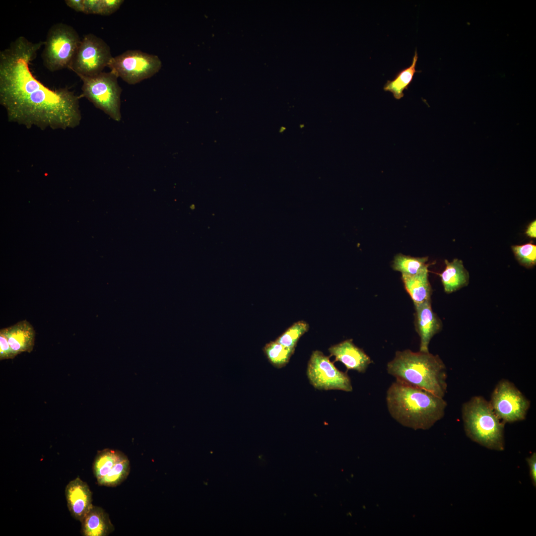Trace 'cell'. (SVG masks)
<instances>
[{
  "label": "cell",
  "instance_id": "3",
  "mask_svg": "<svg viewBox=\"0 0 536 536\" xmlns=\"http://www.w3.org/2000/svg\"><path fill=\"white\" fill-rule=\"evenodd\" d=\"M387 370L396 381L405 385L443 398L447 392L446 367L438 355L409 349L397 351Z\"/></svg>",
  "mask_w": 536,
  "mask_h": 536
},
{
  "label": "cell",
  "instance_id": "4",
  "mask_svg": "<svg viewBox=\"0 0 536 536\" xmlns=\"http://www.w3.org/2000/svg\"><path fill=\"white\" fill-rule=\"evenodd\" d=\"M462 419L467 436L490 450L505 449V424L496 415L489 401L474 396L462 406Z\"/></svg>",
  "mask_w": 536,
  "mask_h": 536
},
{
  "label": "cell",
  "instance_id": "20",
  "mask_svg": "<svg viewBox=\"0 0 536 536\" xmlns=\"http://www.w3.org/2000/svg\"><path fill=\"white\" fill-rule=\"evenodd\" d=\"M428 257H413L399 254L395 256L392 267L402 274L414 275L428 268Z\"/></svg>",
  "mask_w": 536,
  "mask_h": 536
},
{
  "label": "cell",
  "instance_id": "30",
  "mask_svg": "<svg viewBox=\"0 0 536 536\" xmlns=\"http://www.w3.org/2000/svg\"><path fill=\"white\" fill-rule=\"evenodd\" d=\"M536 221L535 220L534 221H532L531 223H530L529 225H528V226L527 227V230H526V234L528 236H529V237H530L531 238H535L536 237Z\"/></svg>",
  "mask_w": 536,
  "mask_h": 536
},
{
  "label": "cell",
  "instance_id": "19",
  "mask_svg": "<svg viewBox=\"0 0 536 536\" xmlns=\"http://www.w3.org/2000/svg\"><path fill=\"white\" fill-rule=\"evenodd\" d=\"M125 455L119 451L105 449L98 452L93 463V473L97 481L104 477Z\"/></svg>",
  "mask_w": 536,
  "mask_h": 536
},
{
  "label": "cell",
  "instance_id": "2",
  "mask_svg": "<svg viewBox=\"0 0 536 536\" xmlns=\"http://www.w3.org/2000/svg\"><path fill=\"white\" fill-rule=\"evenodd\" d=\"M386 402L394 419L415 429L431 427L443 418L447 406L443 398L397 381L388 389Z\"/></svg>",
  "mask_w": 536,
  "mask_h": 536
},
{
  "label": "cell",
  "instance_id": "12",
  "mask_svg": "<svg viewBox=\"0 0 536 536\" xmlns=\"http://www.w3.org/2000/svg\"><path fill=\"white\" fill-rule=\"evenodd\" d=\"M414 307L415 327L420 339L419 351L429 352L430 341L433 336L441 330L442 323L433 311L431 300Z\"/></svg>",
  "mask_w": 536,
  "mask_h": 536
},
{
  "label": "cell",
  "instance_id": "10",
  "mask_svg": "<svg viewBox=\"0 0 536 536\" xmlns=\"http://www.w3.org/2000/svg\"><path fill=\"white\" fill-rule=\"evenodd\" d=\"M329 358L321 351H313L306 372L310 383L318 390L351 392V382L347 373L337 369Z\"/></svg>",
  "mask_w": 536,
  "mask_h": 536
},
{
  "label": "cell",
  "instance_id": "16",
  "mask_svg": "<svg viewBox=\"0 0 536 536\" xmlns=\"http://www.w3.org/2000/svg\"><path fill=\"white\" fill-rule=\"evenodd\" d=\"M445 268L439 273L444 291L451 293L467 286L469 275L461 260L454 259L452 262L445 260Z\"/></svg>",
  "mask_w": 536,
  "mask_h": 536
},
{
  "label": "cell",
  "instance_id": "26",
  "mask_svg": "<svg viewBox=\"0 0 536 536\" xmlns=\"http://www.w3.org/2000/svg\"><path fill=\"white\" fill-rule=\"evenodd\" d=\"M15 357L9 344L5 329L0 331V359H13Z\"/></svg>",
  "mask_w": 536,
  "mask_h": 536
},
{
  "label": "cell",
  "instance_id": "5",
  "mask_svg": "<svg viewBox=\"0 0 536 536\" xmlns=\"http://www.w3.org/2000/svg\"><path fill=\"white\" fill-rule=\"evenodd\" d=\"M81 39L76 30L59 22L49 29L41 58L44 67L54 72L69 68Z\"/></svg>",
  "mask_w": 536,
  "mask_h": 536
},
{
  "label": "cell",
  "instance_id": "9",
  "mask_svg": "<svg viewBox=\"0 0 536 536\" xmlns=\"http://www.w3.org/2000/svg\"><path fill=\"white\" fill-rule=\"evenodd\" d=\"M489 403L496 415L504 423L524 420L530 407L529 400L514 384L506 379L498 383Z\"/></svg>",
  "mask_w": 536,
  "mask_h": 536
},
{
  "label": "cell",
  "instance_id": "25",
  "mask_svg": "<svg viewBox=\"0 0 536 536\" xmlns=\"http://www.w3.org/2000/svg\"><path fill=\"white\" fill-rule=\"evenodd\" d=\"M123 0H100L98 14L109 15L119 9L124 2Z\"/></svg>",
  "mask_w": 536,
  "mask_h": 536
},
{
  "label": "cell",
  "instance_id": "8",
  "mask_svg": "<svg viewBox=\"0 0 536 536\" xmlns=\"http://www.w3.org/2000/svg\"><path fill=\"white\" fill-rule=\"evenodd\" d=\"M113 58L109 46L92 33L81 39L69 69L77 75L92 76L103 72Z\"/></svg>",
  "mask_w": 536,
  "mask_h": 536
},
{
  "label": "cell",
  "instance_id": "6",
  "mask_svg": "<svg viewBox=\"0 0 536 536\" xmlns=\"http://www.w3.org/2000/svg\"><path fill=\"white\" fill-rule=\"evenodd\" d=\"M78 76L82 81L80 98L85 97L111 118L120 121L122 89L118 82V77L111 71L92 76Z\"/></svg>",
  "mask_w": 536,
  "mask_h": 536
},
{
  "label": "cell",
  "instance_id": "18",
  "mask_svg": "<svg viewBox=\"0 0 536 536\" xmlns=\"http://www.w3.org/2000/svg\"><path fill=\"white\" fill-rule=\"evenodd\" d=\"M418 59L416 50L413 57L411 65L401 70L396 75L394 79L388 80L384 86V90L392 93L394 98L399 100L404 96L403 91L407 89L412 82L415 72H420L415 69Z\"/></svg>",
  "mask_w": 536,
  "mask_h": 536
},
{
  "label": "cell",
  "instance_id": "21",
  "mask_svg": "<svg viewBox=\"0 0 536 536\" xmlns=\"http://www.w3.org/2000/svg\"><path fill=\"white\" fill-rule=\"evenodd\" d=\"M263 350L270 363L274 367L281 368L288 363L295 348L285 346L274 340L266 344Z\"/></svg>",
  "mask_w": 536,
  "mask_h": 536
},
{
  "label": "cell",
  "instance_id": "14",
  "mask_svg": "<svg viewBox=\"0 0 536 536\" xmlns=\"http://www.w3.org/2000/svg\"><path fill=\"white\" fill-rule=\"evenodd\" d=\"M5 329L9 344L15 356L22 352L32 351L35 332L29 322L24 320Z\"/></svg>",
  "mask_w": 536,
  "mask_h": 536
},
{
  "label": "cell",
  "instance_id": "11",
  "mask_svg": "<svg viewBox=\"0 0 536 536\" xmlns=\"http://www.w3.org/2000/svg\"><path fill=\"white\" fill-rule=\"evenodd\" d=\"M65 496L71 515L81 522L93 506L89 486L79 477H76L67 485Z\"/></svg>",
  "mask_w": 536,
  "mask_h": 536
},
{
  "label": "cell",
  "instance_id": "27",
  "mask_svg": "<svg viewBox=\"0 0 536 536\" xmlns=\"http://www.w3.org/2000/svg\"><path fill=\"white\" fill-rule=\"evenodd\" d=\"M526 461L529 468V474L534 486H536V453L534 452L531 456L527 458Z\"/></svg>",
  "mask_w": 536,
  "mask_h": 536
},
{
  "label": "cell",
  "instance_id": "29",
  "mask_svg": "<svg viewBox=\"0 0 536 536\" xmlns=\"http://www.w3.org/2000/svg\"><path fill=\"white\" fill-rule=\"evenodd\" d=\"M66 4L77 12H84L83 0H66Z\"/></svg>",
  "mask_w": 536,
  "mask_h": 536
},
{
  "label": "cell",
  "instance_id": "22",
  "mask_svg": "<svg viewBox=\"0 0 536 536\" xmlns=\"http://www.w3.org/2000/svg\"><path fill=\"white\" fill-rule=\"evenodd\" d=\"M130 470V461L125 455L104 477L97 481L98 484L102 486H116L126 479Z\"/></svg>",
  "mask_w": 536,
  "mask_h": 536
},
{
  "label": "cell",
  "instance_id": "23",
  "mask_svg": "<svg viewBox=\"0 0 536 536\" xmlns=\"http://www.w3.org/2000/svg\"><path fill=\"white\" fill-rule=\"evenodd\" d=\"M309 324L305 321H299L293 323L275 341L290 348H295L299 338L309 330Z\"/></svg>",
  "mask_w": 536,
  "mask_h": 536
},
{
  "label": "cell",
  "instance_id": "17",
  "mask_svg": "<svg viewBox=\"0 0 536 536\" xmlns=\"http://www.w3.org/2000/svg\"><path fill=\"white\" fill-rule=\"evenodd\" d=\"M405 289L414 306L431 300V287L428 277V268L414 275L402 274Z\"/></svg>",
  "mask_w": 536,
  "mask_h": 536
},
{
  "label": "cell",
  "instance_id": "1",
  "mask_svg": "<svg viewBox=\"0 0 536 536\" xmlns=\"http://www.w3.org/2000/svg\"><path fill=\"white\" fill-rule=\"evenodd\" d=\"M44 42L23 36L0 52V104L8 121L29 129L74 128L80 124L79 96L67 88L52 89L32 74L30 64Z\"/></svg>",
  "mask_w": 536,
  "mask_h": 536
},
{
  "label": "cell",
  "instance_id": "7",
  "mask_svg": "<svg viewBox=\"0 0 536 536\" xmlns=\"http://www.w3.org/2000/svg\"><path fill=\"white\" fill-rule=\"evenodd\" d=\"M118 77L131 85L150 78L161 68L158 56L139 50H129L113 57L108 67Z\"/></svg>",
  "mask_w": 536,
  "mask_h": 536
},
{
  "label": "cell",
  "instance_id": "24",
  "mask_svg": "<svg viewBox=\"0 0 536 536\" xmlns=\"http://www.w3.org/2000/svg\"><path fill=\"white\" fill-rule=\"evenodd\" d=\"M512 250L522 266L531 268L536 264V246L532 243L512 246Z\"/></svg>",
  "mask_w": 536,
  "mask_h": 536
},
{
  "label": "cell",
  "instance_id": "15",
  "mask_svg": "<svg viewBox=\"0 0 536 536\" xmlns=\"http://www.w3.org/2000/svg\"><path fill=\"white\" fill-rule=\"evenodd\" d=\"M81 523L84 536H107L114 530L108 514L99 506L93 505Z\"/></svg>",
  "mask_w": 536,
  "mask_h": 536
},
{
  "label": "cell",
  "instance_id": "13",
  "mask_svg": "<svg viewBox=\"0 0 536 536\" xmlns=\"http://www.w3.org/2000/svg\"><path fill=\"white\" fill-rule=\"evenodd\" d=\"M330 356H334L335 361H340L347 370H355L364 373L372 362L363 349L356 346L352 339H348L331 346L328 349Z\"/></svg>",
  "mask_w": 536,
  "mask_h": 536
},
{
  "label": "cell",
  "instance_id": "28",
  "mask_svg": "<svg viewBox=\"0 0 536 536\" xmlns=\"http://www.w3.org/2000/svg\"><path fill=\"white\" fill-rule=\"evenodd\" d=\"M84 12L85 14H98L100 0H83Z\"/></svg>",
  "mask_w": 536,
  "mask_h": 536
}]
</instances>
